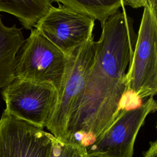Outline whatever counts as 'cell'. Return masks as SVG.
Returning <instances> with one entry per match:
<instances>
[{
  "instance_id": "1",
  "label": "cell",
  "mask_w": 157,
  "mask_h": 157,
  "mask_svg": "<svg viewBox=\"0 0 157 157\" xmlns=\"http://www.w3.org/2000/svg\"><path fill=\"white\" fill-rule=\"evenodd\" d=\"M126 88V77L120 80L110 78L94 61L80 100L70 116L64 142L86 148L92 145L120 113V101Z\"/></svg>"
},
{
  "instance_id": "2",
  "label": "cell",
  "mask_w": 157,
  "mask_h": 157,
  "mask_svg": "<svg viewBox=\"0 0 157 157\" xmlns=\"http://www.w3.org/2000/svg\"><path fill=\"white\" fill-rule=\"evenodd\" d=\"M96 44L93 36L68 57L58 101L46 128L56 139L64 141L70 116L76 107L94 62Z\"/></svg>"
},
{
  "instance_id": "3",
  "label": "cell",
  "mask_w": 157,
  "mask_h": 157,
  "mask_svg": "<svg viewBox=\"0 0 157 157\" xmlns=\"http://www.w3.org/2000/svg\"><path fill=\"white\" fill-rule=\"evenodd\" d=\"M133 23L123 10L110 16L101 25L100 38L95 41L94 61L110 78H125L137 39Z\"/></svg>"
},
{
  "instance_id": "4",
  "label": "cell",
  "mask_w": 157,
  "mask_h": 157,
  "mask_svg": "<svg viewBox=\"0 0 157 157\" xmlns=\"http://www.w3.org/2000/svg\"><path fill=\"white\" fill-rule=\"evenodd\" d=\"M126 80L127 88L144 100L157 93V12L148 6L144 7Z\"/></svg>"
},
{
  "instance_id": "5",
  "label": "cell",
  "mask_w": 157,
  "mask_h": 157,
  "mask_svg": "<svg viewBox=\"0 0 157 157\" xmlns=\"http://www.w3.org/2000/svg\"><path fill=\"white\" fill-rule=\"evenodd\" d=\"M4 112L41 128L50 121L58 101V90L52 83L15 78L4 87Z\"/></svg>"
},
{
  "instance_id": "6",
  "label": "cell",
  "mask_w": 157,
  "mask_h": 157,
  "mask_svg": "<svg viewBox=\"0 0 157 157\" xmlns=\"http://www.w3.org/2000/svg\"><path fill=\"white\" fill-rule=\"evenodd\" d=\"M17 57L15 78L52 83L58 90L65 74L68 56L42 35L31 29Z\"/></svg>"
},
{
  "instance_id": "7",
  "label": "cell",
  "mask_w": 157,
  "mask_h": 157,
  "mask_svg": "<svg viewBox=\"0 0 157 157\" xmlns=\"http://www.w3.org/2000/svg\"><path fill=\"white\" fill-rule=\"evenodd\" d=\"M95 20L60 4L52 6L34 26L67 56L93 36Z\"/></svg>"
},
{
  "instance_id": "8",
  "label": "cell",
  "mask_w": 157,
  "mask_h": 157,
  "mask_svg": "<svg viewBox=\"0 0 157 157\" xmlns=\"http://www.w3.org/2000/svg\"><path fill=\"white\" fill-rule=\"evenodd\" d=\"M156 108L153 97H150L140 107L121 111L112 125L86 148V154L96 157H132L138 132L147 115Z\"/></svg>"
},
{
  "instance_id": "9",
  "label": "cell",
  "mask_w": 157,
  "mask_h": 157,
  "mask_svg": "<svg viewBox=\"0 0 157 157\" xmlns=\"http://www.w3.org/2000/svg\"><path fill=\"white\" fill-rule=\"evenodd\" d=\"M52 134L3 112L0 119V157H51Z\"/></svg>"
},
{
  "instance_id": "10",
  "label": "cell",
  "mask_w": 157,
  "mask_h": 157,
  "mask_svg": "<svg viewBox=\"0 0 157 157\" xmlns=\"http://www.w3.org/2000/svg\"><path fill=\"white\" fill-rule=\"evenodd\" d=\"M25 39L22 29L14 24L7 26L0 14V88H4L15 78L17 53Z\"/></svg>"
},
{
  "instance_id": "11",
  "label": "cell",
  "mask_w": 157,
  "mask_h": 157,
  "mask_svg": "<svg viewBox=\"0 0 157 157\" xmlns=\"http://www.w3.org/2000/svg\"><path fill=\"white\" fill-rule=\"evenodd\" d=\"M53 0H0V12L17 18L26 29H32L53 6Z\"/></svg>"
},
{
  "instance_id": "12",
  "label": "cell",
  "mask_w": 157,
  "mask_h": 157,
  "mask_svg": "<svg viewBox=\"0 0 157 157\" xmlns=\"http://www.w3.org/2000/svg\"><path fill=\"white\" fill-rule=\"evenodd\" d=\"M66 7L85 14L102 25L122 7L121 0H53Z\"/></svg>"
},
{
  "instance_id": "13",
  "label": "cell",
  "mask_w": 157,
  "mask_h": 157,
  "mask_svg": "<svg viewBox=\"0 0 157 157\" xmlns=\"http://www.w3.org/2000/svg\"><path fill=\"white\" fill-rule=\"evenodd\" d=\"M53 143L51 157H84L86 148L73 142L58 140L52 134Z\"/></svg>"
},
{
  "instance_id": "14",
  "label": "cell",
  "mask_w": 157,
  "mask_h": 157,
  "mask_svg": "<svg viewBox=\"0 0 157 157\" xmlns=\"http://www.w3.org/2000/svg\"><path fill=\"white\" fill-rule=\"evenodd\" d=\"M146 100L142 99L132 90L126 88L120 101V111L121 112V111H128L138 109L143 105Z\"/></svg>"
},
{
  "instance_id": "15",
  "label": "cell",
  "mask_w": 157,
  "mask_h": 157,
  "mask_svg": "<svg viewBox=\"0 0 157 157\" xmlns=\"http://www.w3.org/2000/svg\"><path fill=\"white\" fill-rule=\"evenodd\" d=\"M121 6L123 7L126 6H130L134 9H138L140 7H144L146 6H148L152 8L156 7V0H121Z\"/></svg>"
},
{
  "instance_id": "16",
  "label": "cell",
  "mask_w": 157,
  "mask_h": 157,
  "mask_svg": "<svg viewBox=\"0 0 157 157\" xmlns=\"http://www.w3.org/2000/svg\"><path fill=\"white\" fill-rule=\"evenodd\" d=\"M143 157H157V142H150L148 150Z\"/></svg>"
},
{
  "instance_id": "17",
  "label": "cell",
  "mask_w": 157,
  "mask_h": 157,
  "mask_svg": "<svg viewBox=\"0 0 157 157\" xmlns=\"http://www.w3.org/2000/svg\"><path fill=\"white\" fill-rule=\"evenodd\" d=\"M84 157H96V156H89V155H88L86 153V154L85 155Z\"/></svg>"
},
{
  "instance_id": "18",
  "label": "cell",
  "mask_w": 157,
  "mask_h": 157,
  "mask_svg": "<svg viewBox=\"0 0 157 157\" xmlns=\"http://www.w3.org/2000/svg\"></svg>"
}]
</instances>
